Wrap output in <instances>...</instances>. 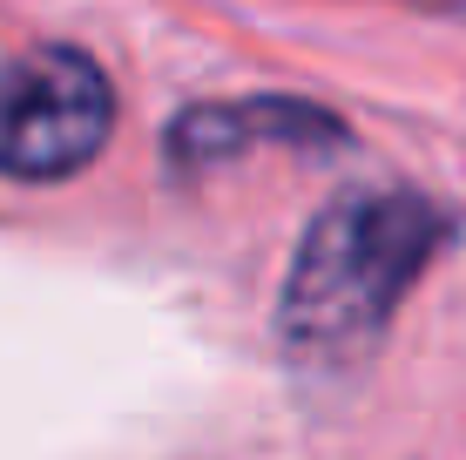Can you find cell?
I'll use <instances>...</instances> for the list:
<instances>
[{
	"mask_svg": "<svg viewBox=\"0 0 466 460\" xmlns=\"http://www.w3.org/2000/svg\"><path fill=\"white\" fill-rule=\"evenodd\" d=\"M345 129L311 102H284V95H264V102H210L189 108V116L169 122V156L176 163H223V156L250 149V142H339Z\"/></svg>",
	"mask_w": 466,
	"mask_h": 460,
	"instance_id": "obj_3",
	"label": "cell"
},
{
	"mask_svg": "<svg viewBox=\"0 0 466 460\" xmlns=\"http://www.w3.org/2000/svg\"><path fill=\"white\" fill-rule=\"evenodd\" d=\"M116 88L82 47H27L0 68V177L61 183L102 156Z\"/></svg>",
	"mask_w": 466,
	"mask_h": 460,
	"instance_id": "obj_2",
	"label": "cell"
},
{
	"mask_svg": "<svg viewBox=\"0 0 466 460\" xmlns=\"http://www.w3.org/2000/svg\"><path fill=\"white\" fill-rule=\"evenodd\" d=\"M446 237H453V217L432 197H412V189L339 197L304 230L291 271H284L278 339L318 366H345V359L372 353L399 298L446 250Z\"/></svg>",
	"mask_w": 466,
	"mask_h": 460,
	"instance_id": "obj_1",
	"label": "cell"
}]
</instances>
